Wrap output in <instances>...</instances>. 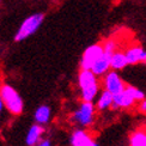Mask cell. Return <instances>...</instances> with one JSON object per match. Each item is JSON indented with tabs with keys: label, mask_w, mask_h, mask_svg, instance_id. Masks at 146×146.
<instances>
[{
	"label": "cell",
	"mask_w": 146,
	"mask_h": 146,
	"mask_svg": "<svg viewBox=\"0 0 146 146\" xmlns=\"http://www.w3.org/2000/svg\"><path fill=\"white\" fill-rule=\"evenodd\" d=\"M44 19L43 13H35L28 17L25 21L22 23V25L18 29V31L15 35V41L16 42H22L25 38H28L29 36L34 35L38 30V28L42 25Z\"/></svg>",
	"instance_id": "cell-1"
},
{
	"label": "cell",
	"mask_w": 146,
	"mask_h": 146,
	"mask_svg": "<svg viewBox=\"0 0 146 146\" xmlns=\"http://www.w3.org/2000/svg\"><path fill=\"white\" fill-rule=\"evenodd\" d=\"M0 95L4 102V106L9 109V111H11L15 115H19L23 111V100L19 96V94L17 91L10 86V85H3V88L0 89Z\"/></svg>",
	"instance_id": "cell-2"
},
{
	"label": "cell",
	"mask_w": 146,
	"mask_h": 146,
	"mask_svg": "<svg viewBox=\"0 0 146 146\" xmlns=\"http://www.w3.org/2000/svg\"><path fill=\"white\" fill-rule=\"evenodd\" d=\"M96 106L92 102H82L79 108L72 114V120L82 127H89L94 123Z\"/></svg>",
	"instance_id": "cell-3"
},
{
	"label": "cell",
	"mask_w": 146,
	"mask_h": 146,
	"mask_svg": "<svg viewBox=\"0 0 146 146\" xmlns=\"http://www.w3.org/2000/svg\"><path fill=\"white\" fill-rule=\"evenodd\" d=\"M126 86V83L120 77L117 71L110 70L103 76V88H104V90H108L109 92H111L113 95L122 92Z\"/></svg>",
	"instance_id": "cell-4"
},
{
	"label": "cell",
	"mask_w": 146,
	"mask_h": 146,
	"mask_svg": "<svg viewBox=\"0 0 146 146\" xmlns=\"http://www.w3.org/2000/svg\"><path fill=\"white\" fill-rule=\"evenodd\" d=\"M102 54H103V43H95V44L89 46L84 50L80 62H79L80 70H91L92 65L96 62V60Z\"/></svg>",
	"instance_id": "cell-5"
},
{
	"label": "cell",
	"mask_w": 146,
	"mask_h": 146,
	"mask_svg": "<svg viewBox=\"0 0 146 146\" xmlns=\"http://www.w3.org/2000/svg\"><path fill=\"white\" fill-rule=\"evenodd\" d=\"M135 102L137 101L129 89V85H127L122 92L114 95V101H113L111 108L113 109H129L135 104Z\"/></svg>",
	"instance_id": "cell-6"
},
{
	"label": "cell",
	"mask_w": 146,
	"mask_h": 146,
	"mask_svg": "<svg viewBox=\"0 0 146 146\" xmlns=\"http://www.w3.org/2000/svg\"><path fill=\"white\" fill-rule=\"evenodd\" d=\"M113 54L114 53L103 50V54L96 60V62L92 65L91 71H92L98 78L103 77L108 71H110V61H111Z\"/></svg>",
	"instance_id": "cell-7"
},
{
	"label": "cell",
	"mask_w": 146,
	"mask_h": 146,
	"mask_svg": "<svg viewBox=\"0 0 146 146\" xmlns=\"http://www.w3.org/2000/svg\"><path fill=\"white\" fill-rule=\"evenodd\" d=\"M125 54H126L128 65H137V64H140V62L146 64V50L141 46L129 47L128 49H126Z\"/></svg>",
	"instance_id": "cell-8"
},
{
	"label": "cell",
	"mask_w": 146,
	"mask_h": 146,
	"mask_svg": "<svg viewBox=\"0 0 146 146\" xmlns=\"http://www.w3.org/2000/svg\"><path fill=\"white\" fill-rule=\"evenodd\" d=\"M98 77L91 70H80L78 73V86L79 89L90 88L94 85H98Z\"/></svg>",
	"instance_id": "cell-9"
},
{
	"label": "cell",
	"mask_w": 146,
	"mask_h": 146,
	"mask_svg": "<svg viewBox=\"0 0 146 146\" xmlns=\"http://www.w3.org/2000/svg\"><path fill=\"white\" fill-rule=\"evenodd\" d=\"M92 140L94 139L91 138V135L86 131L79 128L72 133L71 139H70V144H71V146H89Z\"/></svg>",
	"instance_id": "cell-10"
},
{
	"label": "cell",
	"mask_w": 146,
	"mask_h": 146,
	"mask_svg": "<svg viewBox=\"0 0 146 146\" xmlns=\"http://www.w3.org/2000/svg\"><path fill=\"white\" fill-rule=\"evenodd\" d=\"M44 133V128L42 127V125H33L30 127V129L28 131V134H27V145L28 146H35L37 145L41 141V137L42 134Z\"/></svg>",
	"instance_id": "cell-11"
},
{
	"label": "cell",
	"mask_w": 146,
	"mask_h": 146,
	"mask_svg": "<svg viewBox=\"0 0 146 146\" xmlns=\"http://www.w3.org/2000/svg\"><path fill=\"white\" fill-rule=\"evenodd\" d=\"M113 101H114V95L111 92H109L108 90H103L100 97L97 98L96 102V110L103 111L107 109L113 107Z\"/></svg>",
	"instance_id": "cell-12"
},
{
	"label": "cell",
	"mask_w": 146,
	"mask_h": 146,
	"mask_svg": "<svg viewBox=\"0 0 146 146\" xmlns=\"http://www.w3.org/2000/svg\"><path fill=\"white\" fill-rule=\"evenodd\" d=\"M126 66H128V62H127V58L126 54L122 50H115L113 56H111V61H110V70L114 71H121L123 70Z\"/></svg>",
	"instance_id": "cell-13"
},
{
	"label": "cell",
	"mask_w": 146,
	"mask_h": 146,
	"mask_svg": "<svg viewBox=\"0 0 146 146\" xmlns=\"http://www.w3.org/2000/svg\"><path fill=\"white\" fill-rule=\"evenodd\" d=\"M34 116H35L36 123H38V125H47L48 122H49V120H50L52 110H50V108L48 106H46V104L40 106L37 109H36Z\"/></svg>",
	"instance_id": "cell-14"
},
{
	"label": "cell",
	"mask_w": 146,
	"mask_h": 146,
	"mask_svg": "<svg viewBox=\"0 0 146 146\" xmlns=\"http://www.w3.org/2000/svg\"><path fill=\"white\" fill-rule=\"evenodd\" d=\"M100 92V84L80 90V98L83 102H94Z\"/></svg>",
	"instance_id": "cell-15"
},
{
	"label": "cell",
	"mask_w": 146,
	"mask_h": 146,
	"mask_svg": "<svg viewBox=\"0 0 146 146\" xmlns=\"http://www.w3.org/2000/svg\"><path fill=\"white\" fill-rule=\"evenodd\" d=\"M129 146H146V131L137 129L129 137Z\"/></svg>",
	"instance_id": "cell-16"
},
{
	"label": "cell",
	"mask_w": 146,
	"mask_h": 146,
	"mask_svg": "<svg viewBox=\"0 0 146 146\" xmlns=\"http://www.w3.org/2000/svg\"><path fill=\"white\" fill-rule=\"evenodd\" d=\"M129 89H131L132 94H133V96H134L137 102H141L143 100H145V94L141 90H139L138 88H134V86H131V85H129Z\"/></svg>",
	"instance_id": "cell-17"
},
{
	"label": "cell",
	"mask_w": 146,
	"mask_h": 146,
	"mask_svg": "<svg viewBox=\"0 0 146 146\" xmlns=\"http://www.w3.org/2000/svg\"><path fill=\"white\" fill-rule=\"evenodd\" d=\"M139 110L144 114H146V98L140 102V104H139Z\"/></svg>",
	"instance_id": "cell-18"
},
{
	"label": "cell",
	"mask_w": 146,
	"mask_h": 146,
	"mask_svg": "<svg viewBox=\"0 0 146 146\" xmlns=\"http://www.w3.org/2000/svg\"><path fill=\"white\" fill-rule=\"evenodd\" d=\"M35 146H52V144L48 139H44V140H41L37 145H35Z\"/></svg>",
	"instance_id": "cell-19"
},
{
	"label": "cell",
	"mask_w": 146,
	"mask_h": 146,
	"mask_svg": "<svg viewBox=\"0 0 146 146\" xmlns=\"http://www.w3.org/2000/svg\"><path fill=\"white\" fill-rule=\"evenodd\" d=\"M4 107H5V106H4V102H3V98H1V95H0V113H1V110H3Z\"/></svg>",
	"instance_id": "cell-20"
},
{
	"label": "cell",
	"mask_w": 146,
	"mask_h": 146,
	"mask_svg": "<svg viewBox=\"0 0 146 146\" xmlns=\"http://www.w3.org/2000/svg\"><path fill=\"white\" fill-rule=\"evenodd\" d=\"M89 146H100V145H98V144H97V143H96L95 140H92V141H91V143H90V145H89Z\"/></svg>",
	"instance_id": "cell-21"
}]
</instances>
